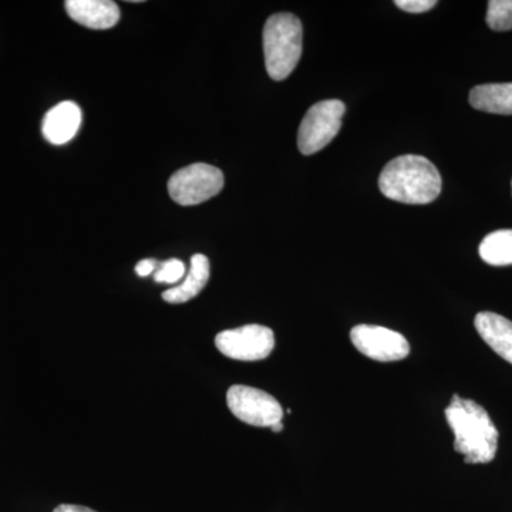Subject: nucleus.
Listing matches in <instances>:
<instances>
[{"label":"nucleus","instance_id":"12","mask_svg":"<svg viewBox=\"0 0 512 512\" xmlns=\"http://www.w3.org/2000/svg\"><path fill=\"white\" fill-rule=\"evenodd\" d=\"M210 279V261L207 256L197 254L191 258V268L184 281L163 293L168 303H185L194 299L208 284Z\"/></svg>","mask_w":512,"mask_h":512},{"label":"nucleus","instance_id":"15","mask_svg":"<svg viewBox=\"0 0 512 512\" xmlns=\"http://www.w3.org/2000/svg\"><path fill=\"white\" fill-rule=\"evenodd\" d=\"M487 23L495 32L512 29V0H491L488 2Z\"/></svg>","mask_w":512,"mask_h":512},{"label":"nucleus","instance_id":"8","mask_svg":"<svg viewBox=\"0 0 512 512\" xmlns=\"http://www.w3.org/2000/svg\"><path fill=\"white\" fill-rule=\"evenodd\" d=\"M350 340L362 355L376 362H397L409 356L410 345L402 333L375 325H357Z\"/></svg>","mask_w":512,"mask_h":512},{"label":"nucleus","instance_id":"20","mask_svg":"<svg viewBox=\"0 0 512 512\" xmlns=\"http://www.w3.org/2000/svg\"><path fill=\"white\" fill-rule=\"evenodd\" d=\"M274 433H281L282 430H284V423L282 421H279V423H275L274 426L269 427Z\"/></svg>","mask_w":512,"mask_h":512},{"label":"nucleus","instance_id":"6","mask_svg":"<svg viewBox=\"0 0 512 512\" xmlns=\"http://www.w3.org/2000/svg\"><path fill=\"white\" fill-rule=\"evenodd\" d=\"M227 403L231 413L249 426L272 427L282 421L284 410L274 396L255 387H229Z\"/></svg>","mask_w":512,"mask_h":512},{"label":"nucleus","instance_id":"14","mask_svg":"<svg viewBox=\"0 0 512 512\" xmlns=\"http://www.w3.org/2000/svg\"><path fill=\"white\" fill-rule=\"evenodd\" d=\"M481 259L493 266L512 265V229H500L491 232L481 241Z\"/></svg>","mask_w":512,"mask_h":512},{"label":"nucleus","instance_id":"5","mask_svg":"<svg viewBox=\"0 0 512 512\" xmlns=\"http://www.w3.org/2000/svg\"><path fill=\"white\" fill-rule=\"evenodd\" d=\"M346 106L340 100L316 103L303 117L298 133V147L303 156L323 150L338 136Z\"/></svg>","mask_w":512,"mask_h":512},{"label":"nucleus","instance_id":"10","mask_svg":"<svg viewBox=\"0 0 512 512\" xmlns=\"http://www.w3.org/2000/svg\"><path fill=\"white\" fill-rule=\"evenodd\" d=\"M64 6L74 22L89 29H110L120 20L119 6L110 0H67Z\"/></svg>","mask_w":512,"mask_h":512},{"label":"nucleus","instance_id":"19","mask_svg":"<svg viewBox=\"0 0 512 512\" xmlns=\"http://www.w3.org/2000/svg\"><path fill=\"white\" fill-rule=\"evenodd\" d=\"M53 512H97L92 510V508L83 507V505H72V504H62L56 508Z\"/></svg>","mask_w":512,"mask_h":512},{"label":"nucleus","instance_id":"13","mask_svg":"<svg viewBox=\"0 0 512 512\" xmlns=\"http://www.w3.org/2000/svg\"><path fill=\"white\" fill-rule=\"evenodd\" d=\"M470 104L491 114H512V83L481 84L470 92Z\"/></svg>","mask_w":512,"mask_h":512},{"label":"nucleus","instance_id":"17","mask_svg":"<svg viewBox=\"0 0 512 512\" xmlns=\"http://www.w3.org/2000/svg\"><path fill=\"white\" fill-rule=\"evenodd\" d=\"M394 5L397 8L409 13H424L429 12L437 5L436 0H396Z\"/></svg>","mask_w":512,"mask_h":512},{"label":"nucleus","instance_id":"4","mask_svg":"<svg viewBox=\"0 0 512 512\" xmlns=\"http://www.w3.org/2000/svg\"><path fill=\"white\" fill-rule=\"evenodd\" d=\"M224 183L220 168L204 163L191 164L171 175L168 194L177 204L190 207L220 194Z\"/></svg>","mask_w":512,"mask_h":512},{"label":"nucleus","instance_id":"18","mask_svg":"<svg viewBox=\"0 0 512 512\" xmlns=\"http://www.w3.org/2000/svg\"><path fill=\"white\" fill-rule=\"evenodd\" d=\"M157 271V262L154 259H143V261L138 262L136 266V272L138 276L144 278V276H148L153 274V272Z\"/></svg>","mask_w":512,"mask_h":512},{"label":"nucleus","instance_id":"16","mask_svg":"<svg viewBox=\"0 0 512 512\" xmlns=\"http://www.w3.org/2000/svg\"><path fill=\"white\" fill-rule=\"evenodd\" d=\"M185 276V265L180 259H168L163 262L154 274L157 284L175 285Z\"/></svg>","mask_w":512,"mask_h":512},{"label":"nucleus","instance_id":"3","mask_svg":"<svg viewBox=\"0 0 512 512\" xmlns=\"http://www.w3.org/2000/svg\"><path fill=\"white\" fill-rule=\"evenodd\" d=\"M303 28L292 13H276L266 20L264 53L266 72L281 82L298 66L302 56Z\"/></svg>","mask_w":512,"mask_h":512},{"label":"nucleus","instance_id":"9","mask_svg":"<svg viewBox=\"0 0 512 512\" xmlns=\"http://www.w3.org/2000/svg\"><path fill=\"white\" fill-rule=\"evenodd\" d=\"M82 126V110L74 101H62L47 111L43 119V137L55 146L69 143Z\"/></svg>","mask_w":512,"mask_h":512},{"label":"nucleus","instance_id":"7","mask_svg":"<svg viewBox=\"0 0 512 512\" xmlns=\"http://www.w3.org/2000/svg\"><path fill=\"white\" fill-rule=\"evenodd\" d=\"M215 346L229 359L241 362L264 360L275 348L274 330L262 325L224 330L215 336Z\"/></svg>","mask_w":512,"mask_h":512},{"label":"nucleus","instance_id":"11","mask_svg":"<svg viewBox=\"0 0 512 512\" xmlns=\"http://www.w3.org/2000/svg\"><path fill=\"white\" fill-rule=\"evenodd\" d=\"M478 335L512 365V322L494 312H480L474 320Z\"/></svg>","mask_w":512,"mask_h":512},{"label":"nucleus","instance_id":"2","mask_svg":"<svg viewBox=\"0 0 512 512\" xmlns=\"http://www.w3.org/2000/svg\"><path fill=\"white\" fill-rule=\"evenodd\" d=\"M441 175L426 157H397L383 168L379 188L384 197L403 204H430L441 192Z\"/></svg>","mask_w":512,"mask_h":512},{"label":"nucleus","instance_id":"1","mask_svg":"<svg viewBox=\"0 0 512 512\" xmlns=\"http://www.w3.org/2000/svg\"><path fill=\"white\" fill-rule=\"evenodd\" d=\"M446 419L456 437L454 450L463 454L467 464L494 460L500 433L483 406L454 394L446 409Z\"/></svg>","mask_w":512,"mask_h":512}]
</instances>
